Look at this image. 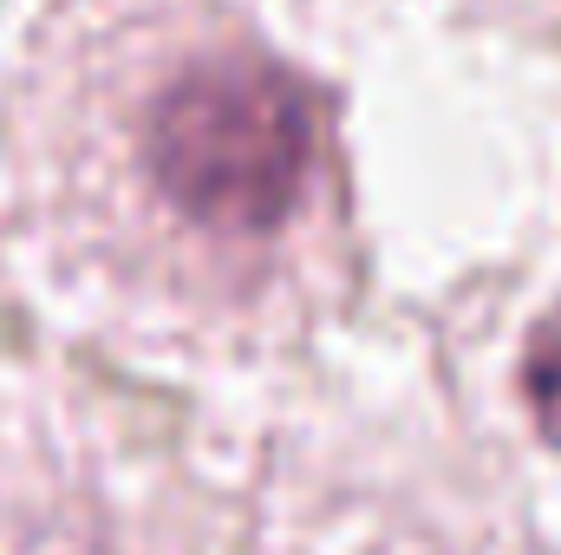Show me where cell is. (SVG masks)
<instances>
[{
  "label": "cell",
  "mask_w": 561,
  "mask_h": 555,
  "mask_svg": "<svg viewBox=\"0 0 561 555\" xmlns=\"http://www.w3.org/2000/svg\"><path fill=\"white\" fill-rule=\"evenodd\" d=\"M131 183L183 249L255 262L300 229L327 183L320 105L262 53L176 59L138 105Z\"/></svg>",
  "instance_id": "obj_1"
},
{
  "label": "cell",
  "mask_w": 561,
  "mask_h": 555,
  "mask_svg": "<svg viewBox=\"0 0 561 555\" xmlns=\"http://www.w3.org/2000/svg\"><path fill=\"white\" fill-rule=\"evenodd\" d=\"M523 393H529V412L536 424L561 444V314H549L523 353Z\"/></svg>",
  "instance_id": "obj_2"
}]
</instances>
